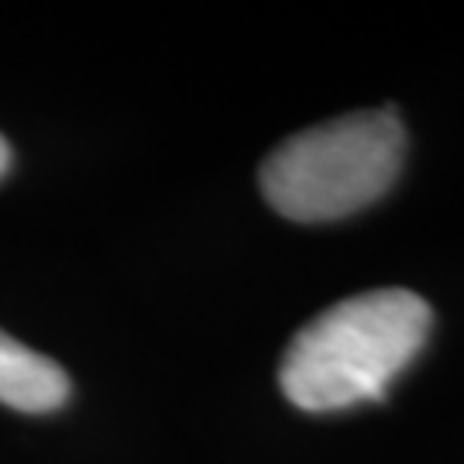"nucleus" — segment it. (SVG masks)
<instances>
[{
    "mask_svg": "<svg viewBox=\"0 0 464 464\" xmlns=\"http://www.w3.org/2000/svg\"><path fill=\"white\" fill-rule=\"evenodd\" d=\"M69 375L59 362L0 331V402L21 413H52L66 406Z\"/></svg>",
    "mask_w": 464,
    "mask_h": 464,
    "instance_id": "obj_3",
    "label": "nucleus"
},
{
    "mask_svg": "<svg viewBox=\"0 0 464 464\" xmlns=\"http://www.w3.org/2000/svg\"><path fill=\"white\" fill-rule=\"evenodd\" d=\"M430 327V303L402 285L341 299L289 341L279 389L306 413L385 399L389 385L423 351Z\"/></svg>",
    "mask_w": 464,
    "mask_h": 464,
    "instance_id": "obj_1",
    "label": "nucleus"
},
{
    "mask_svg": "<svg viewBox=\"0 0 464 464\" xmlns=\"http://www.w3.org/2000/svg\"><path fill=\"white\" fill-rule=\"evenodd\" d=\"M7 169H11V145H7V138L0 134V179L7 176Z\"/></svg>",
    "mask_w": 464,
    "mask_h": 464,
    "instance_id": "obj_4",
    "label": "nucleus"
},
{
    "mask_svg": "<svg viewBox=\"0 0 464 464\" xmlns=\"http://www.w3.org/2000/svg\"><path fill=\"white\" fill-rule=\"evenodd\" d=\"M406 155L392 111H358L293 134L262 162V193L296 224H324L382 199Z\"/></svg>",
    "mask_w": 464,
    "mask_h": 464,
    "instance_id": "obj_2",
    "label": "nucleus"
}]
</instances>
